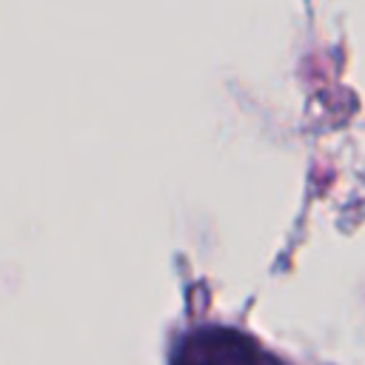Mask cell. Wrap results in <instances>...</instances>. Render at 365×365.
Wrapping results in <instances>:
<instances>
[{"mask_svg":"<svg viewBox=\"0 0 365 365\" xmlns=\"http://www.w3.org/2000/svg\"><path fill=\"white\" fill-rule=\"evenodd\" d=\"M174 365H279V362L240 331L197 328L180 342L174 354Z\"/></svg>","mask_w":365,"mask_h":365,"instance_id":"6da1fadb","label":"cell"}]
</instances>
